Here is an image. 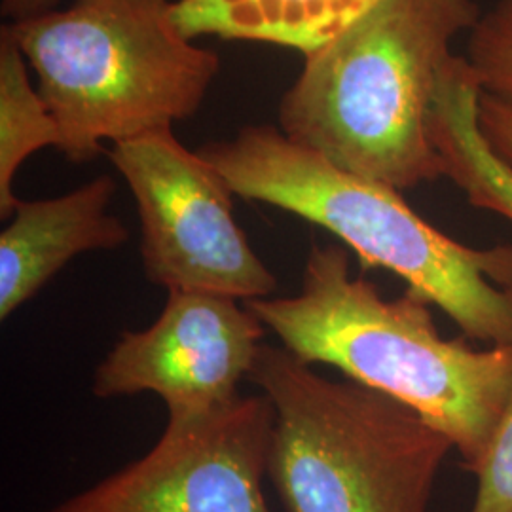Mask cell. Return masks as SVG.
I'll return each instance as SVG.
<instances>
[{
    "mask_svg": "<svg viewBox=\"0 0 512 512\" xmlns=\"http://www.w3.org/2000/svg\"><path fill=\"white\" fill-rule=\"evenodd\" d=\"M245 304L298 359L410 406L452 440L465 471L480 469L511 395L512 346L444 338L427 298L406 289L387 300L351 274L342 245L311 247L300 293Z\"/></svg>",
    "mask_w": 512,
    "mask_h": 512,
    "instance_id": "cell-1",
    "label": "cell"
},
{
    "mask_svg": "<svg viewBox=\"0 0 512 512\" xmlns=\"http://www.w3.org/2000/svg\"><path fill=\"white\" fill-rule=\"evenodd\" d=\"M473 0H378L281 97L279 129L338 169L395 190L444 177L429 112Z\"/></svg>",
    "mask_w": 512,
    "mask_h": 512,
    "instance_id": "cell-2",
    "label": "cell"
},
{
    "mask_svg": "<svg viewBox=\"0 0 512 512\" xmlns=\"http://www.w3.org/2000/svg\"><path fill=\"white\" fill-rule=\"evenodd\" d=\"M198 154L239 198L317 224L365 268L401 277L465 338L512 346L511 245L476 249L459 243L421 219L399 190L338 169L274 126H247Z\"/></svg>",
    "mask_w": 512,
    "mask_h": 512,
    "instance_id": "cell-3",
    "label": "cell"
},
{
    "mask_svg": "<svg viewBox=\"0 0 512 512\" xmlns=\"http://www.w3.org/2000/svg\"><path fill=\"white\" fill-rule=\"evenodd\" d=\"M2 29L37 74L73 164L194 116L220 69L217 52L177 29L171 0H73Z\"/></svg>",
    "mask_w": 512,
    "mask_h": 512,
    "instance_id": "cell-4",
    "label": "cell"
},
{
    "mask_svg": "<svg viewBox=\"0 0 512 512\" xmlns=\"http://www.w3.org/2000/svg\"><path fill=\"white\" fill-rule=\"evenodd\" d=\"M249 382L274 408L268 480L287 512H427L452 440L355 380L262 344Z\"/></svg>",
    "mask_w": 512,
    "mask_h": 512,
    "instance_id": "cell-5",
    "label": "cell"
},
{
    "mask_svg": "<svg viewBox=\"0 0 512 512\" xmlns=\"http://www.w3.org/2000/svg\"><path fill=\"white\" fill-rule=\"evenodd\" d=\"M109 158L137 203L150 283L239 302L275 293L277 277L234 219L236 194L173 129L116 143Z\"/></svg>",
    "mask_w": 512,
    "mask_h": 512,
    "instance_id": "cell-6",
    "label": "cell"
},
{
    "mask_svg": "<svg viewBox=\"0 0 512 512\" xmlns=\"http://www.w3.org/2000/svg\"><path fill=\"white\" fill-rule=\"evenodd\" d=\"M266 336L245 302L217 294L169 291L158 319L124 332L93 372L97 399L152 393L167 425L211 418L239 399Z\"/></svg>",
    "mask_w": 512,
    "mask_h": 512,
    "instance_id": "cell-7",
    "label": "cell"
},
{
    "mask_svg": "<svg viewBox=\"0 0 512 512\" xmlns=\"http://www.w3.org/2000/svg\"><path fill=\"white\" fill-rule=\"evenodd\" d=\"M274 408L241 395L211 418L165 425L145 456L48 512H272L264 480Z\"/></svg>",
    "mask_w": 512,
    "mask_h": 512,
    "instance_id": "cell-8",
    "label": "cell"
},
{
    "mask_svg": "<svg viewBox=\"0 0 512 512\" xmlns=\"http://www.w3.org/2000/svg\"><path fill=\"white\" fill-rule=\"evenodd\" d=\"M116 183L95 177L57 198L21 202L0 234V319L37 296L73 258L112 251L129 238L109 205Z\"/></svg>",
    "mask_w": 512,
    "mask_h": 512,
    "instance_id": "cell-9",
    "label": "cell"
},
{
    "mask_svg": "<svg viewBox=\"0 0 512 512\" xmlns=\"http://www.w3.org/2000/svg\"><path fill=\"white\" fill-rule=\"evenodd\" d=\"M378 0H177L173 21L184 37L256 40L306 57L332 40Z\"/></svg>",
    "mask_w": 512,
    "mask_h": 512,
    "instance_id": "cell-10",
    "label": "cell"
},
{
    "mask_svg": "<svg viewBox=\"0 0 512 512\" xmlns=\"http://www.w3.org/2000/svg\"><path fill=\"white\" fill-rule=\"evenodd\" d=\"M480 86L465 57L454 55L440 76L429 112V135L444 177L467 202L512 222V167L501 162L478 128Z\"/></svg>",
    "mask_w": 512,
    "mask_h": 512,
    "instance_id": "cell-11",
    "label": "cell"
},
{
    "mask_svg": "<svg viewBox=\"0 0 512 512\" xmlns=\"http://www.w3.org/2000/svg\"><path fill=\"white\" fill-rule=\"evenodd\" d=\"M61 129L46 101L33 88L27 59L16 40L0 31V217H12L19 200L14 179L38 150L59 148Z\"/></svg>",
    "mask_w": 512,
    "mask_h": 512,
    "instance_id": "cell-12",
    "label": "cell"
},
{
    "mask_svg": "<svg viewBox=\"0 0 512 512\" xmlns=\"http://www.w3.org/2000/svg\"><path fill=\"white\" fill-rule=\"evenodd\" d=\"M465 59L482 93L512 107V0H497L478 18Z\"/></svg>",
    "mask_w": 512,
    "mask_h": 512,
    "instance_id": "cell-13",
    "label": "cell"
},
{
    "mask_svg": "<svg viewBox=\"0 0 512 512\" xmlns=\"http://www.w3.org/2000/svg\"><path fill=\"white\" fill-rule=\"evenodd\" d=\"M475 476L471 512H512V391Z\"/></svg>",
    "mask_w": 512,
    "mask_h": 512,
    "instance_id": "cell-14",
    "label": "cell"
},
{
    "mask_svg": "<svg viewBox=\"0 0 512 512\" xmlns=\"http://www.w3.org/2000/svg\"><path fill=\"white\" fill-rule=\"evenodd\" d=\"M478 128L495 156L512 167V107L480 93Z\"/></svg>",
    "mask_w": 512,
    "mask_h": 512,
    "instance_id": "cell-15",
    "label": "cell"
},
{
    "mask_svg": "<svg viewBox=\"0 0 512 512\" xmlns=\"http://www.w3.org/2000/svg\"><path fill=\"white\" fill-rule=\"evenodd\" d=\"M61 0H0L2 16L19 21L52 12Z\"/></svg>",
    "mask_w": 512,
    "mask_h": 512,
    "instance_id": "cell-16",
    "label": "cell"
}]
</instances>
